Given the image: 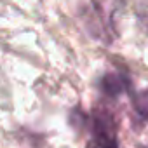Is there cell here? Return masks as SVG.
Masks as SVG:
<instances>
[{
    "mask_svg": "<svg viewBox=\"0 0 148 148\" xmlns=\"http://www.w3.org/2000/svg\"><path fill=\"white\" fill-rule=\"evenodd\" d=\"M87 148H119L110 120H103V117L98 119V124L94 129V139L89 143Z\"/></svg>",
    "mask_w": 148,
    "mask_h": 148,
    "instance_id": "obj_1",
    "label": "cell"
},
{
    "mask_svg": "<svg viewBox=\"0 0 148 148\" xmlns=\"http://www.w3.org/2000/svg\"><path fill=\"white\" fill-rule=\"evenodd\" d=\"M132 105H134V110L145 120H148V89L136 92L134 98H132Z\"/></svg>",
    "mask_w": 148,
    "mask_h": 148,
    "instance_id": "obj_2",
    "label": "cell"
}]
</instances>
